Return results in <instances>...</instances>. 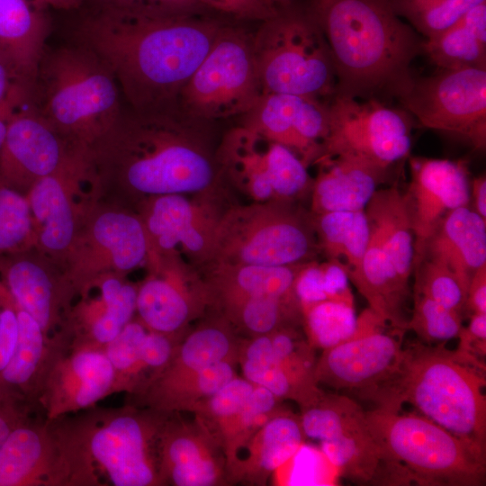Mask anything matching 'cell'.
<instances>
[{"instance_id":"cell-46","label":"cell","mask_w":486,"mask_h":486,"mask_svg":"<svg viewBox=\"0 0 486 486\" xmlns=\"http://www.w3.org/2000/svg\"><path fill=\"white\" fill-rule=\"evenodd\" d=\"M407 330L413 331L424 343L444 344L455 338L463 327V315L448 309L431 298L412 293Z\"/></svg>"},{"instance_id":"cell-47","label":"cell","mask_w":486,"mask_h":486,"mask_svg":"<svg viewBox=\"0 0 486 486\" xmlns=\"http://www.w3.org/2000/svg\"><path fill=\"white\" fill-rule=\"evenodd\" d=\"M33 235L26 197L0 177V256L21 250Z\"/></svg>"},{"instance_id":"cell-51","label":"cell","mask_w":486,"mask_h":486,"mask_svg":"<svg viewBox=\"0 0 486 486\" xmlns=\"http://www.w3.org/2000/svg\"><path fill=\"white\" fill-rule=\"evenodd\" d=\"M293 294L301 310L328 300L325 291L320 263L314 259L302 264L294 280Z\"/></svg>"},{"instance_id":"cell-22","label":"cell","mask_w":486,"mask_h":486,"mask_svg":"<svg viewBox=\"0 0 486 486\" xmlns=\"http://www.w3.org/2000/svg\"><path fill=\"white\" fill-rule=\"evenodd\" d=\"M209 305L203 279L176 265L147 278L137 288L136 313L148 329L179 336Z\"/></svg>"},{"instance_id":"cell-31","label":"cell","mask_w":486,"mask_h":486,"mask_svg":"<svg viewBox=\"0 0 486 486\" xmlns=\"http://www.w3.org/2000/svg\"><path fill=\"white\" fill-rule=\"evenodd\" d=\"M99 288V299L80 305L62 328L70 345L104 348L133 320L138 287L112 275L101 279Z\"/></svg>"},{"instance_id":"cell-50","label":"cell","mask_w":486,"mask_h":486,"mask_svg":"<svg viewBox=\"0 0 486 486\" xmlns=\"http://www.w3.org/2000/svg\"><path fill=\"white\" fill-rule=\"evenodd\" d=\"M18 338V305L0 281V373L10 361Z\"/></svg>"},{"instance_id":"cell-37","label":"cell","mask_w":486,"mask_h":486,"mask_svg":"<svg viewBox=\"0 0 486 486\" xmlns=\"http://www.w3.org/2000/svg\"><path fill=\"white\" fill-rule=\"evenodd\" d=\"M254 387L252 382L237 375L191 410L225 458L232 454L241 439L243 411Z\"/></svg>"},{"instance_id":"cell-29","label":"cell","mask_w":486,"mask_h":486,"mask_svg":"<svg viewBox=\"0 0 486 486\" xmlns=\"http://www.w3.org/2000/svg\"><path fill=\"white\" fill-rule=\"evenodd\" d=\"M178 339L148 329L131 320L118 336L104 346L114 370L112 394H133L171 359Z\"/></svg>"},{"instance_id":"cell-55","label":"cell","mask_w":486,"mask_h":486,"mask_svg":"<svg viewBox=\"0 0 486 486\" xmlns=\"http://www.w3.org/2000/svg\"><path fill=\"white\" fill-rule=\"evenodd\" d=\"M29 100L30 95L27 91L0 58V117L8 120Z\"/></svg>"},{"instance_id":"cell-25","label":"cell","mask_w":486,"mask_h":486,"mask_svg":"<svg viewBox=\"0 0 486 486\" xmlns=\"http://www.w3.org/2000/svg\"><path fill=\"white\" fill-rule=\"evenodd\" d=\"M70 338L60 328L48 336L39 323L18 307V338L14 354L0 373V386L32 408L57 359L69 347Z\"/></svg>"},{"instance_id":"cell-27","label":"cell","mask_w":486,"mask_h":486,"mask_svg":"<svg viewBox=\"0 0 486 486\" xmlns=\"http://www.w3.org/2000/svg\"><path fill=\"white\" fill-rule=\"evenodd\" d=\"M305 439L300 416L282 409L237 450L227 465L228 481L266 484Z\"/></svg>"},{"instance_id":"cell-36","label":"cell","mask_w":486,"mask_h":486,"mask_svg":"<svg viewBox=\"0 0 486 486\" xmlns=\"http://www.w3.org/2000/svg\"><path fill=\"white\" fill-rule=\"evenodd\" d=\"M424 54L438 68H486V2L442 32L424 40Z\"/></svg>"},{"instance_id":"cell-58","label":"cell","mask_w":486,"mask_h":486,"mask_svg":"<svg viewBox=\"0 0 486 486\" xmlns=\"http://www.w3.org/2000/svg\"><path fill=\"white\" fill-rule=\"evenodd\" d=\"M48 9L75 10L81 8L88 0H40Z\"/></svg>"},{"instance_id":"cell-28","label":"cell","mask_w":486,"mask_h":486,"mask_svg":"<svg viewBox=\"0 0 486 486\" xmlns=\"http://www.w3.org/2000/svg\"><path fill=\"white\" fill-rule=\"evenodd\" d=\"M314 165L318 174L310 191V213L364 210L388 169L361 158L322 157Z\"/></svg>"},{"instance_id":"cell-53","label":"cell","mask_w":486,"mask_h":486,"mask_svg":"<svg viewBox=\"0 0 486 486\" xmlns=\"http://www.w3.org/2000/svg\"><path fill=\"white\" fill-rule=\"evenodd\" d=\"M459 344L455 351L483 361L486 356V313L470 315L467 327H462L458 337Z\"/></svg>"},{"instance_id":"cell-12","label":"cell","mask_w":486,"mask_h":486,"mask_svg":"<svg viewBox=\"0 0 486 486\" xmlns=\"http://www.w3.org/2000/svg\"><path fill=\"white\" fill-rule=\"evenodd\" d=\"M398 101L424 127L486 146V68H439L414 76Z\"/></svg>"},{"instance_id":"cell-41","label":"cell","mask_w":486,"mask_h":486,"mask_svg":"<svg viewBox=\"0 0 486 486\" xmlns=\"http://www.w3.org/2000/svg\"><path fill=\"white\" fill-rule=\"evenodd\" d=\"M219 310L233 329L237 328L250 337L302 324V310L295 298L249 297L223 305Z\"/></svg>"},{"instance_id":"cell-18","label":"cell","mask_w":486,"mask_h":486,"mask_svg":"<svg viewBox=\"0 0 486 486\" xmlns=\"http://www.w3.org/2000/svg\"><path fill=\"white\" fill-rule=\"evenodd\" d=\"M242 118V125L289 148L308 166L323 155L329 131L328 101L298 94H266Z\"/></svg>"},{"instance_id":"cell-3","label":"cell","mask_w":486,"mask_h":486,"mask_svg":"<svg viewBox=\"0 0 486 486\" xmlns=\"http://www.w3.org/2000/svg\"><path fill=\"white\" fill-rule=\"evenodd\" d=\"M304 8L328 45L337 77L335 94L397 100L414 77L411 64L424 39L388 0H306Z\"/></svg>"},{"instance_id":"cell-17","label":"cell","mask_w":486,"mask_h":486,"mask_svg":"<svg viewBox=\"0 0 486 486\" xmlns=\"http://www.w3.org/2000/svg\"><path fill=\"white\" fill-rule=\"evenodd\" d=\"M114 370L104 348L70 345L52 365L38 399L47 420L97 405L112 394Z\"/></svg>"},{"instance_id":"cell-30","label":"cell","mask_w":486,"mask_h":486,"mask_svg":"<svg viewBox=\"0 0 486 486\" xmlns=\"http://www.w3.org/2000/svg\"><path fill=\"white\" fill-rule=\"evenodd\" d=\"M423 257L448 268L467 292L472 274L486 264V220L469 205L451 211L427 242Z\"/></svg>"},{"instance_id":"cell-43","label":"cell","mask_w":486,"mask_h":486,"mask_svg":"<svg viewBox=\"0 0 486 486\" xmlns=\"http://www.w3.org/2000/svg\"><path fill=\"white\" fill-rule=\"evenodd\" d=\"M301 411L306 439L318 442L332 439L365 420V410L352 398L325 392Z\"/></svg>"},{"instance_id":"cell-2","label":"cell","mask_w":486,"mask_h":486,"mask_svg":"<svg viewBox=\"0 0 486 486\" xmlns=\"http://www.w3.org/2000/svg\"><path fill=\"white\" fill-rule=\"evenodd\" d=\"M207 124L177 109L122 108L92 156L112 167L130 190L151 198L218 196L225 181Z\"/></svg>"},{"instance_id":"cell-60","label":"cell","mask_w":486,"mask_h":486,"mask_svg":"<svg viewBox=\"0 0 486 486\" xmlns=\"http://www.w3.org/2000/svg\"><path fill=\"white\" fill-rule=\"evenodd\" d=\"M7 122L8 120L0 117V149L3 146L6 135Z\"/></svg>"},{"instance_id":"cell-10","label":"cell","mask_w":486,"mask_h":486,"mask_svg":"<svg viewBox=\"0 0 486 486\" xmlns=\"http://www.w3.org/2000/svg\"><path fill=\"white\" fill-rule=\"evenodd\" d=\"M230 20L182 89L176 107L202 122L242 116L258 102L262 89L253 48V31Z\"/></svg>"},{"instance_id":"cell-42","label":"cell","mask_w":486,"mask_h":486,"mask_svg":"<svg viewBox=\"0 0 486 486\" xmlns=\"http://www.w3.org/2000/svg\"><path fill=\"white\" fill-rule=\"evenodd\" d=\"M237 357H232L205 367L152 399L143 408L166 414L191 412L198 403L212 396L237 376Z\"/></svg>"},{"instance_id":"cell-7","label":"cell","mask_w":486,"mask_h":486,"mask_svg":"<svg viewBox=\"0 0 486 486\" xmlns=\"http://www.w3.org/2000/svg\"><path fill=\"white\" fill-rule=\"evenodd\" d=\"M365 418L382 451L379 485H485L486 449L418 412L375 407Z\"/></svg>"},{"instance_id":"cell-39","label":"cell","mask_w":486,"mask_h":486,"mask_svg":"<svg viewBox=\"0 0 486 486\" xmlns=\"http://www.w3.org/2000/svg\"><path fill=\"white\" fill-rule=\"evenodd\" d=\"M320 251L342 262L353 275L361 266L370 238L364 210L311 214Z\"/></svg>"},{"instance_id":"cell-6","label":"cell","mask_w":486,"mask_h":486,"mask_svg":"<svg viewBox=\"0 0 486 486\" xmlns=\"http://www.w3.org/2000/svg\"><path fill=\"white\" fill-rule=\"evenodd\" d=\"M121 95L108 67L75 43L45 51L29 104L72 148L91 151L119 117Z\"/></svg>"},{"instance_id":"cell-59","label":"cell","mask_w":486,"mask_h":486,"mask_svg":"<svg viewBox=\"0 0 486 486\" xmlns=\"http://www.w3.org/2000/svg\"><path fill=\"white\" fill-rule=\"evenodd\" d=\"M277 12H282L295 6V0H264Z\"/></svg>"},{"instance_id":"cell-57","label":"cell","mask_w":486,"mask_h":486,"mask_svg":"<svg viewBox=\"0 0 486 486\" xmlns=\"http://www.w3.org/2000/svg\"><path fill=\"white\" fill-rule=\"evenodd\" d=\"M469 206L482 220H486V177L482 175L474 178L470 184V202Z\"/></svg>"},{"instance_id":"cell-14","label":"cell","mask_w":486,"mask_h":486,"mask_svg":"<svg viewBox=\"0 0 486 486\" xmlns=\"http://www.w3.org/2000/svg\"><path fill=\"white\" fill-rule=\"evenodd\" d=\"M404 333L366 308L357 317L353 336L323 350L317 359L314 374L318 384L357 394L378 386L402 358Z\"/></svg>"},{"instance_id":"cell-23","label":"cell","mask_w":486,"mask_h":486,"mask_svg":"<svg viewBox=\"0 0 486 486\" xmlns=\"http://www.w3.org/2000/svg\"><path fill=\"white\" fill-rule=\"evenodd\" d=\"M238 344L233 328L221 316L202 324L180 339L166 366L129 395L127 402L142 407L205 367L237 357Z\"/></svg>"},{"instance_id":"cell-44","label":"cell","mask_w":486,"mask_h":486,"mask_svg":"<svg viewBox=\"0 0 486 486\" xmlns=\"http://www.w3.org/2000/svg\"><path fill=\"white\" fill-rule=\"evenodd\" d=\"M354 302L325 300L302 309V325L308 343L326 350L348 340L356 327Z\"/></svg>"},{"instance_id":"cell-52","label":"cell","mask_w":486,"mask_h":486,"mask_svg":"<svg viewBox=\"0 0 486 486\" xmlns=\"http://www.w3.org/2000/svg\"><path fill=\"white\" fill-rule=\"evenodd\" d=\"M116 7L151 14H176L204 12L198 0H95ZM210 12V11H209Z\"/></svg>"},{"instance_id":"cell-4","label":"cell","mask_w":486,"mask_h":486,"mask_svg":"<svg viewBox=\"0 0 486 486\" xmlns=\"http://www.w3.org/2000/svg\"><path fill=\"white\" fill-rule=\"evenodd\" d=\"M169 416L126 402L51 420L66 486H160L158 443Z\"/></svg>"},{"instance_id":"cell-19","label":"cell","mask_w":486,"mask_h":486,"mask_svg":"<svg viewBox=\"0 0 486 486\" xmlns=\"http://www.w3.org/2000/svg\"><path fill=\"white\" fill-rule=\"evenodd\" d=\"M73 148L28 103L8 119L0 177L19 191L54 173Z\"/></svg>"},{"instance_id":"cell-38","label":"cell","mask_w":486,"mask_h":486,"mask_svg":"<svg viewBox=\"0 0 486 486\" xmlns=\"http://www.w3.org/2000/svg\"><path fill=\"white\" fill-rule=\"evenodd\" d=\"M319 443L322 455L339 476L363 484L379 483L382 451L368 428L366 418L343 434Z\"/></svg>"},{"instance_id":"cell-1","label":"cell","mask_w":486,"mask_h":486,"mask_svg":"<svg viewBox=\"0 0 486 486\" xmlns=\"http://www.w3.org/2000/svg\"><path fill=\"white\" fill-rule=\"evenodd\" d=\"M75 31L76 44L111 70L130 108L177 109L179 94L230 19L204 11L151 14L95 0Z\"/></svg>"},{"instance_id":"cell-48","label":"cell","mask_w":486,"mask_h":486,"mask_svg":"<svg viewBox=\"0 0 486 486\" xmlns=\"http://www.w3.org/2000/svg\"><path fill=\"white\" fill-rule=\"evenodd\" d=\"M413 292L431 298L462 315L466 292L458 278L440 263L423 257L414 266Z\"/></svg>"},{"instance_id":"cell-8","label":"cell","mask_w":486,"mask_h":486,"mask_svg":"<svg viewBox=\"0 0 486 486\" xmlns=\"http://www.w3.org/2000/svg\"><path fill=\"white\" fill-rule=\"evenodd\" d=\"M253 48L262 95L289 94L330 100L337 77L328 45L304 6L257 23Z\"/></svg>"},{"instance_id":"cell-11","label":"cell","mask_w":486,"mask_h":486,"mask_svg":"<svg viewBox=\"0 0 486 486\" xmlns=\"http://www.w3.org/2000/svg\"><path fill=\"white\" fill-rule=\"evenodd\" d=\"M216 159L224 181L252 202H295L310 193L313 178L302 159L245 125L224 134L216 148Z\"/></svg>"},{"instance_id":"cell-15","label":"cell","mask_w":486,"mask_h":486,"mask_svg":"<svg viewBox=\"0 0 486 486\" xmlns=\"http://www.w3.org/2000/svg\"><path fill=\"white\" fill-rule=\"evenodd\" d=\"M218 196L166 194L152 197L142 219L155 255L184 254L191 262L210 261L217 227L225 209Z\"/></svg>"},{"instance_id":"cell-21","label":"cell","mask_w":486,"mask_h":486,"mask_svg":"<svg viewBox=\"0 0 486 486\" xmlns=\"http://www.w3.org/2000/svg\"><path fill=\"white\" fill-rule=\"evenodd\" d=\"M0 486H66L52 421L29 417L0 447Z\"/></svg>"},{"instance_id":"cell-54","label":"cell","mask_w":486,"mask_h":486,"mask_svg":"<svg viewBox=\"0 0 486 486\" xmlns=\"http://www.w3.org/2000/svg\"><path fill=\"white\" fill-rule=\"evenodd\" d=\"M33 408L0 386V447L11 432L31 417Z\"/></svg>"},{"instance_id":"cell-9","label":"cell","mask_w":486,"mask_h":486,"mask_svg":"<svg viewBox=\"0 0 486 486\" xmlns=\"http://www.w3.org/2000/svg\"><path fill=\"white\" fill-rule=\"evenodd\" d=\"M319 252L310 212L294 202H251L222 213L206 266H292L314 260Z\"/></svg>"},{"instance_id":"cell-16","label":"cell","mask_w":486,"mask_h":486,"mask_svg":"<svg viewBox=\"0 0 486 486\" xmlns=\"http://www.w3.org/2000/svg\"><path fill=\"white\" fill-rule=\"evenodd\" d=\"M410 181L403 198L414 235L413 266L443 218L470 204V181L465 162L411 158Z\"/></svg>"},{"instance_id":"cell-24","label":"cell","mask_w":486,"mask_h":486,"mask_svg":"<svg viewBox=\"0 0 486 486\" xmlns=\"http://www.w3.org/2000/svg\"><path fill=\"white\" fill-rule=\"evenodd\" d=\"M40 0H0V58L31 96L50 31Z\"/></svg>"},{"instance_id":"cell-33","label":"cell","mask_w":486,"mask_h":486,"mask_svg":"<svg viewBox=\"0 0 486 486\" xmlns=\"http://www.w3.org/2000/svg\"><path fill=\"white\" fill-rule=\"evenodd\" d=\"M302 264L277 266L209 265L203 280L209 305L220 308L249 297L295 298L293 284Z\"/></svg>"},{"instance_id":"cell-35","label":"cell","mask_w":486,"mask_h":486,"mask_svg":"<svg viewBox=\"0 0 486 486\" xmlns=\"http://www.w3.org/2000/svg\"><path fill=\"white\" fill-rule=\"evenodd\" d=\"M2 273V282L18 307L30 314L46 335L52 336L59 322L62 289L42 266L30 259H14Z\"/></svg>"},{"instance_id":"cell-34","label":"cell","mask_w":486,"mask_h":486,"mask_svg":"<svg viewBox=\"0 0 486 486\" xmlns=\"http://www.w3.org/2000/svg\"><path fill=\"white\" fill-rule=\"evenodd\" d=\"M380 237L385 256L400 283L410 289L414 235L403 193L396 184L378 189L364 209Z\"/></svg>"},{"instance_id":"cell-20","label":"cell","mask_w":486,"mask_h":486,"mask_svg":"<svg viewBox=\"0 0 486 486\" xmlns=\"http://www.w3.org/2000/svg\"><path fill=\"white\" fill-rule=\"evenodd\" d=\"M160 486H213L229 482L225 456L194 419L170 414L158 443Z\"/></svg>"},{"instance_id":"cell-26","label":"cell","mask_w":486,"mask_h":486,"mask_svg":"<svg viewBox=\"0 0 486 486\" xmlns=\"http://www.w3.org/2000/svg\"><path fill=\"white\" fill-rule=\"evenodd\" d=\"M91 159L85 150L72 149L52 174L37 180L29 189V203L34 233L50 252H62L71 245L75 218L67 194V184Z\"/></svg>"},{"instance_id":"cell-32","label":"cell","mask_w":486,"mask_h":486,"mask_svg":"<svg viewBox=\"0 0 486 486\" xmlns=\"http://www.w3.org/2000/svg\"><path fill=\"white\" fill-rule=\"evenodd\" d=\"M237 361L242 377L254 385L265 387L282 400L295 401L301 409L323 393L314 374L295 369L274 355L269 334L238 342Z\"/></svg>"},{"instance_id":"cell-40","label":"cell","mask_w":486,"mask_h":486,"mask_svg":"<svg viewBox=\"0 0 486 486\" xmlns=\"http://www.w3.org/2000/svg\"><path fill=\"white\" fill-rule=\"evenodd\" d=\"M94 243L120 272L131 271L153 257L144 223L140 218L121 212H106L92 227Z\"/></svg>"},{"instance_id":"cell-13","label":"cell","mask_w":486,"mask_h":486,"mask_svg":"<svg viewBox=\"0 0 486 486\" xmlns=\"http://www.w3.org/2000/svg\"><path fill=\"white\" fill-rule=\"evenodd\" d=\"M328 113L322 157L352 156L389 169L409 156L412 125L404 109L377 99L335 94L328 100Z\"/></svg>"},{"instance_id":"cell-56","label":"cell","mask_w":486,"mask_h":486,"mask_svg":"<svg viewBox=\"0 0 486 486\" xmlns=\"http://www.w3.org/2000/svg\"><path fill=\"white\" fill-rule=\"evenodd\" d=\"M465 311L470 314L486 313V264L480 266L470 280Z\"/></svg>"},{"instance_id":"cell-49","label":"cell","mask_w":486,"mask_h":486,"mask_svg":"<svg viewBox=\"0 0 486 486\" xmlns=\"http://www.w3.org/2000/svg\"><path fill=\"white\" fill-rule=\"evenodd\" d=\"M198 2L210 12L245 23H259L280 13L264 0H198Z\"/></svg>"},{"instance_id":"cell-5","label":"cell","mask_w":486,"mask_h":486,"mask_svg":"<svg viewBox=\"0 0 486 486\" xmlns=\"http://www.w3.org/2000/svg\"><path fill=\"white\" fill-rule=\"evenodd\" d=\"M485 363L444 346L412 343L404 346L395 371L359 397L375 407L418 414L460 438L486 449Z\"/></svg>"},{"instance_id":"cell-45","label":"cell","mask_w":486,"mask_h":486,"mask_svg":"<svg viewBox=\"0 0 486 486\" xmlns=\"http://www.w3.org/2000/svg\"><path fill=\"white\" fill-rule=\"evenodd\" d=\"M393 12L404 18L424 40L442 32L469 10L486 0H388Z\"/></svg>"}]
</instances>
